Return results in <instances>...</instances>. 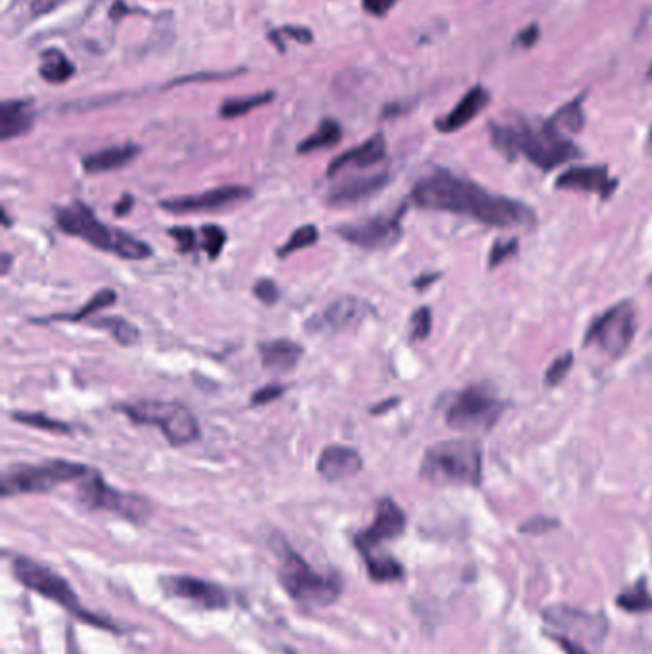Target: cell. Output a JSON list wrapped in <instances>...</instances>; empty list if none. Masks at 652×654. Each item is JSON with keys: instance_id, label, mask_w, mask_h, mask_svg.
<instances>
[{"instance_id": "7", "label": "cell", "mask_w": 652, "mask_h": 654, "mask_svg": "<svg viewBox=\"0 0 652 654\" xmlns=\"http://www.w3.org/2000/svg\"><path fill=\"white\" fill-rule=\"evenodd\" d=\"M12 572L18 578V582L31 591L41 593L46 599L62 605L67 612L77 616L79 620L92 624L96 628H106L117 632V628L102 616H96L85 609L77 597V593L71 589L66 580L56 574L54 570L44 567L41 563L29 559V557H14L12 559Z\"/></svg>"}, {"instance_id": "20", "label": "cell", "mask_w": 652, "mask_h": 654, "mask_svg": "<svg viewBox=\"0 0 652 654\" xmlns=\"http://www.w3.org/2000/svg\"><path fill=\"white\" fill-rule=\"evenodd\" d=\"M362 467H364L362 456L354 448H348L343 444L327 446L316 463V471L327 482L352 479L362 471Z\"/></svg>"}, {"instance_id": "31", "label": "cell", "mask_w": 652, "mask_h": 654, "mask_svg": "<svg viewBox=\"0 0 652 654\" xmlns=\"http://www.w3.org/2000/svg\"><path fill=\"white\" fill-rule=\"evenodd\" d=\"M276 98L272 90L268 92H259V94H249V96H238V98H228L220 106V117L222 119H238L253 109L262 108L270 104Z\"/></svg>"}, {"instance_id": "39", "label": "cell", "mask_w": 652, "mask_h": 654, "mask_svg": "<svg viewBox=\"0 0 652 654\" xmlns=\"http://www.w3.org/2000/svg\"><path fill=\"white\" fill-rule=\"evenodd\" d=\"M433 329V314L429 306H421L413 312L412 316V339L425 341L431 335Z\"/></svg>"}, {"instance_id": "51", "label": "cell", "mask_w": 652, "mask_h": 654, "mask_svg": "<svg viewBox=\"0 0 652 654\" xmlns=\"http://www.w3.org/2000/svg\"><path fill=\"white\" fill-rule=\"evenodd\" d=\"M10 264H12V255L8 251H2V276L10 272Z\"/></svg>"}, {"instance_id": "25", "label": "cell", "mask_w": 652, "mask_h": 654, "mask_svg": "<svg viewBox=\"0 0 652 654\" xmlns=\"http://www.w3.org/2000/svg\"><path fill=\"white\" fill-rule=\"evenodd\" d=\"M140 155V146L136 144H119L104 148L100 152L90 153L83 157V169L88 175H102V173H111L117 171L125 165L132 163Z\"/></svg>"}, {"instance_id": "53", "label": "cell", "mask_w": 652, "mask_h": 654, "mask_svg": "<svg viewBox=\"0 0 652 654\" xmlns=\"http://www.w3.org/2000/svg\"><path fill=\"white\" fill-rule=\"evenodd\" d=\"M2 224H4V228H10V226H12V220L8 217L6 209H2Z\"/></svg>"}, {"instance_id": "1", "label": "cell", "mask_w": 652, "mask_h": 654, "mask_svg": "<svg viewBox=\"0 0 652 654\" xmlns=\"http://www.w3.org/2000/svg\"><path fill=\"white\" fill-rule=\"evenodd\" d=\"M413 203L421 209L473 218L492 228H532L536 213L519 199L492 194L469 178L438 169L423 176L412 190Z\"/></svg>"}, {"instance_id": "4", "label": "cell", "mask_w": 652, "mask_h": 654, "mask_svg": "<svg viewBox=\"0 0 652 654\" xmlns=\"http://www.w3.org/2000/svg\"><path fill=\"white\" fill-rule=\"evenodd\" d=\"M270 547L278 557V578L287 595L305 607H329L341 595V582L335 576L316 572L305 559L285 542L280 534L270 538Z\"/></svg>"}, {"instance_id": "52", "label": "cell", "mask_w": 652, "mask_h": 654, "mask_svg": "<svg viewBox=\"0 0 652 654\" xmlns=\"http://www.w3.org/2000/svg\"><path fill=\"white\" fill-rule=\"evenodd\" d=\"M438 278V274H433V276H423V278H417L415 282H413V285L417 287V289H423L425 285L433 284V280H436Z\"/></svg>"}, {"instance_id": "40", "label": "cell", "mask_w": 652, "mask_h": 654, "mask_svg": "<svg viewBox=\"0 0 652 654\" xmlns=\"http://www.w3.org/2000/svg\"><path fill=\"white\" fill-rule=\"evenodd\" d=\"M519 251V241L517 240H507V241H496L492 251H490V268H496L500 266L507 259H511L513 255H517Z\"/></svg>"}, {"instance_id": "6", "label": "cell", "mask_w": 652, "mask_h": 654, "mask_svg": "<svg viewBox=\"0 0 652 654\" xmlns=\"http://www.w3.org/2000/svg\"><path fill=\"white\" fill-rule=\"evenodd\" d=\"M115 410L127 415L136 425L157 427L174 448L188 446L201 438V427L196 414L178 402L140 400L132 404H121Z\"/></svg>"}, {"instance_id": "3", "label": "cell", "mask_w": 652, "mask_h": 654, "mask_svg": "<svg viewBox=\"0 0 652 654\" xmlns=\"http://www.w3.org/2000/svg\"><path fill=\"white\" fill-rule=\"evenodd\" d=\"M56 224L69 236L87 241L88 245L125 261H146L153 255V249L146 241L104 224L83 201H73L56 209Z\"/></svg>"}, {"instance_id": "29", "label": "cell", "mask_w": 652, "mask_h": 654, "mask_svg": "<svg viewBox=\"0 0 652 654\" xmlns=\"http://www.w3.org/2000/svg\"><path fill=\"white\" fill-rule=\"evenodd\" d=\"M616 605L630 614L652 612V593L645 578H639L630 588L622 589L616 597Z\"/></svg>"}, {"instance_id": "33", "label": "cell", "mask_w": 652, "mask_h": 654, "mask_svg": "<svg viewBox=\"0 0 652 654\" xmlns=\"http://www.w3.org/2000/svg\"><path fill=\"white\" fill-rule=\"evenodd\" d=\"M90 326L96 327V329H106L111 333V337L123 347H132L140 339V331L132 326L129 320L119 318V316L90 320Z\"/></svg>"}, {"instance_id": "27", "label": "cell", "mask_w": 652, "mask_h": 654, "mask_svg": "<svg viewBox=\"0 0 652 654\" xmlns=\"http://www.w3.org/2000/svg\"><path fill=\"white\" fill-rule=\"evenodd\" d=\"M39 73L46 83L62 85L75 75V66L67 60L66 54L58 48H48L41 54Z\"/></svg>"}, {"instance_id": "17", "label": "cell", "mask_w": 652, "mask_h": 654, "mask_svg": "<svg viewBox=\"0 0 652 654\" xmlns=\"http://www.w3.org/2000/svg\"><path fill=\"white\" fill-rule=\"evenodd\" d=\"M366 316H368V303H364L360 297L345 295L335 299L318 318H314L310 322V329L339 333L360 326Z\"/></svg>"}, {"instance_id": "8", "label": "cell", "mask_w": 652, "mask_h": 654, "mask_svg": "<svg viewBox=\"0 0 652 654\" xmlns=\"http://www.w3.org/2000/svg\"><path fill=\"white\" fill-rule=\"evenodd\" d=\"M87 465L67 459H48L37 465H14L2 475V498L20 494H46L56 486L73 480H83L88 475Z\"/></svg>"}, {"instance_id": "18", "label": "cell", "mask_w": 652, "mask_h": 654, "mask_svg": "<svg viewBox=\"0 0 652 654\" xmlns=\"http://www.w3.org/2000/svg\"><path fill=\"white\" fill-rule=\"evenodd\" d=\"M555 186L559 190H570V192H587L597 194L601 199L612 196L614 188L618 186V180L610 178L607 167H572L557 178Z\"/></svg>"}, {"instance_id": "26", "label": "cell", "mask_w": 652, "mask_h": 654, "mask_svg": "<svg viewBox=\"0 0 652 654\" xmlns=\"http://www.w3.org/2000/svg\"><path fill=\"white\" fill-rule=\"evenodd\" d=\"M117 303V293L113 289H100L88 299L87 305L71 314H54L44 320H33L35 324H50V322H87L96 312L109 308Z\"/></svg>"}, {"instance_id": "23", "label": "cell", "mask_w": 652, "mask_h": 654, "mask_svg": "<svg viewBox=\"0 0 652 654\" xmlns=\"http://www.w3.org/2000/svg\"><path fill=\"white\" fill-rule=\"evenodd\" d=\"M305 349L289 339H276V341H264L259 345V354H261L262 368L272 371V373H289L295 370L297 364L301 362Z\"/></svg>"}, {"instance_id": "48", "label": "cell", "mask_w": 652, "mask_h": 654, "mask_svg": "<svg viewBox=\"0 0 652 654\" xmlns=\"http://www.w3.org/2000/svg\"><path fill=\"white\" fill-rule=\"evenodd\" d=\"M132 207H134V197L131 194H125L115 203L113 213H115V217H127L131 213Z\"/></svg>"}, {"instance_id": "13", "label": "cell", "mask_w": 652, "mask_h": 654, "mask_svg": "<svg viewBox=\"0 0 652 654\" xmlns=\"http://www.w3.org/2000/svg\"><path fill=\"white\" fill-rule=\"evenodd\" d=\"M545 622L555 626L561 632L570 633L574 639L591 641L593 645H601L609 633V618L601 612H589L572 605H551L542 611Z\"/></svg>"}, {"instance_id": "55", "label": "cell", "mask_w": 652, "mask_h": 654, "mask_svg": "<svg viewBox=\"0 0 652 654\" xmlns=\"http://www.w3.org/2000/svg\"><path fill=\"white\" fill-rule=\"evenodd\" d=\"M649 284H651V285H652V278H651V280H649Z\"/></svg>"}, {"instance_id": "41", "label": "cell", "mask_w": 652, "mask_h": 654, "mask_svg": "<svg viewBox=\"0 0 652 654\" xmlns=\"http://www.w3.org/2000/svg\"><path fill=\"white\" fill-rule=\"evenodd\" d=\"M253 295L264 305H276L280 301V287L276 282L264 278L253 285Z\"/></svg>"}, {"instance_id": "37", "label": "cell", "mask_w": 652, "mask_h": 654, "mask_svg": "<svg viewBox=\"0 0 652 654\" xmlns=\"http://www.w3.org/2000/svg\"><path fill=\"white\" fill-rule=\"evenodd\" d=\"M574 366V354L572 352H565L561 356H557L551 366L545 371V385L547 387H557L565 381L568 377V373L572 370Z\"/></svg>"}, {"instance_id": "34", "label": "cell", "mask_w": 652, "mask_h": 654, "mask_svg": "<svg viewBox=\"0 0 652 654\" xmlns=\"http://www.w3.org/2000/svg\"><path fill=\"white\" fill-rule=\"evenodd\" d=\"M12 419L20 425L37 429V431H46V433H56V435H71L73 429L67 425L66 421L50 417V415L39 414V412H12Z\"/></svg>"}, {"instance_id": "43", "label": "cell", "mask_w": 652, "mask_h": 654, "mask_svg": "<svg viewBox=\"0 0 652 654\" xmlns=\"http://www.w3.org/2000/svg\"><path fill=\"white\" fill-rule=\"evenodd\" d=\"M545 635L551 641H555L563 649V653L565 654H589V651H587L586 647L578 639H574V637H570L566 633L545 632Z\"/></svg>"}, {"instance_id": "11", "label": "cell", "mask_w": 652, "mask_h": 654, "mask_svg": "<svg viewBox=\"0 0 652 654\" xmlns=\"http://www.w3.org/2000/svg\"><path fill=\"white\" fill-rule=\"evenodd\" d=\"M637 331V314L630 301L610 306L601 316H597L587 327L586 347L620 358L630 349L631 341Z\"/></svg>"}, {"instance_id": "46", "label": "cell", "mask_w": 652, "mask_h": 654, "mask_svg": "<svg viewBox=\"0 0 652 654\" xmlns=\"http://www.w3.org/2000/svg\"><path fill=\"white\" fill-rule=\"evenodd\" d=\"M398 0H362V8L375 18H383L391 12Z\"/></svg>"}, {"instance_id": "32", "label": "cell", "mask_w": 652, "mask_h": 654, "mask_svg": "<svg viewBox=\"0 0 652 654\" xmlns=\"http://www.w3.org/2000/svg\"><path fill=\"white\" fill-rule=\"evenodd\" d=\"M584 123H586V117H584V109H582V98L568 102L549 119V125L565 138H568V134L582 131Z\"/></svg>"}, {"instance_id": "19", "label": "cell", "mask_w": 652, "mask_h": 654, "mask_svg": "<svg viewBox=\"0 0 652 654\" xmlns=\"http://www.w3.org/2000/svg\"><path fill=\"white\" fill-rule=\"evenodd\" d=\"M387 157V142L383 134H373L370 140L362 142L356 148H350L347 152L337 155L329 167H327V176L335 178L341 175L347 169H370L379 163H383Z\"/></svg>"}, {"instance_id": "16", "label": "cell", "mask_w": 652, "mask_h": 654, "mask_svg": "<svg viewBox=\"0 0 652 654\" xmlns=\"http://www.w3.org/2000/svg\"><path fill=\"white\" fill-rule=\"evenodd\" d=\"M161 589L169 597H178L192 601L203 609L215 611V609H226L230 605V593L222 586L207 582L203 578L194 576H163L159 580Z\"/></svg>"}, {"instance_id": "54", "label": "cell", "mask_w": 652, "mask_h": 654, "mask_svg": "<svg viewBox=\"0 0 652 654\" xmlns=\"http://www.w3.org/2000/svg\"><path fill=\"white\" fill-rule=\"evenodd\" d=\"M647 152L652 155V129L649 131V136H647Z\"/></svg>"}, {"instance_id": "9", "label": "cell", "mask_w": 652, "mask_h": 654, "mask_svg": "<svg viewBox=\"0 0 652 654\" xmlns=\"http://www.w3.org/2000/svg\"><path fill=\"white\" fill-rule=\"evenodd\" d=\"M503 410L505 402L486 387H467L452 398L446 410V425L461 433H484L498 423Z\"/></svg>"}, {"instance_id": "15", "label": "cell", "mask_w": 652, "mask_h": 654, "mask_svg": "<svg viewBox=\"0 0 652 654\" xmlns=\"http://www.w3.org/2000/svg\"><path fill=\"white\" fill-rule=\"evenodd\" d=\"M253 197L251 188L247 186H220V188H211L201 194H192V196L171 197L163 199L159 207L167 213L173 215H190V213H209V211H218L224 207H232L243 203Z\"/></svg>"}, {"instance_id": "45", "label": "cell", "mask_w": 652, "mask_h": 654, "mask_svg": "<svg viewBox=\"0 0 652 654\" xmlns=\"http://www.w3.org/2000/svg\"><path fill=\"white\" fill-rule=\"evenodd\" d=\"M559 523L555 519H549V517H534L530 519L528 523H524L521 526V532H528V534H544L547 530H553L557 528Z\"/></svg>"}, {"instance_id": "10", "label": "cell", "mask_w": 652, "mask_h": 654, "mask_svg": "<svg viewBox=\"0 0 652 654\" xmlns=\"http://www.w3.org/2000/svg\"><path fill=\"white\" fill-rule=\"evenodd\" d=\"M77 500L90 511H109L125 517L132 523H142L152 513V505L146 498L109 486L104 477L94 469H90L87 477L81 480Z\"/></svg>"}, {"instance_id": "36", "label": "cell", "mask_w": 652, "mask_h": 654, "mask_svg": "<svg viewBox=\"0 0 652 654\" xmlns=\"http://www.w3.org/2000/svg\"><path fill=\"white\" fill-rule=\"evenodd\" d=\"M228 241V234L217 224H205L199 228V249L205 251L209 261H217Z\"/></svg>"}, {"instance_id": "50", "label": "cell", "mask_w": 652, "mask_h": 654, "mask_svg": "<svg viewBox=\"0 0 652 654\" xmlns=\"http://www.w3.org/2000/svg\"><path fill=\"white\" fill-rule=\"evenodd\" d=\"M398 404H400V398H389V400H383V402H379V404H375V406H371L370 414L371 415L387 414L389 410H392V408H396Z\"/></svg>"}, {"instance_id": "49", "label": "cell", "mask_w": 652, "mask_h": 654, "mask_svg": "<svg viewBox=\"0 0 652 654\" xmlns=\"http://www.w3.org/2000/svg\"><path fill=\"white\" fill-rule=\"evenodd\" d=\"M538 37H540V31H538V27H536V25H530V27H526V29L522 31L521 35L517 37V43L526 48V46H532V44L536 43V41H538Z\"/></svg>"}, {"instance_id": "14", "label": "cell", "mask_w": 652, "mask_h": 654, "mask_svg": "<svg viewBox=\"0 0 652 654\" xmlns=\"http://www.w3.org/2000/svg\"><path fill=\"white\" fill-rule=\"evenodd\" d=\"M406 524L408 519L404 509L391 498H381L377 502L373 523L354 536V545L362 557L375 553L379 545L398 540L404 534Z\"/></svg>"}, {"instance_id": "35", "label": "cell", "mask_w": 652, "mask_h": 654, "mask_svg": "<svg viewBox=\"0 0 652 654\" xmlns=\"http://www.w3.org/2000/svg\"><path fill=\"white\" fill-rule=\"evenodd\" d=\"M318 240H320V232H318V228H316L314 224H305V226L297 228V230L289 236V240L285 241L282 247L276 251V255H278L280 259H287L289 255H293V253H297V251H301V249H308V247L316 245Z\"/></svg>"}, {"instance_id": "47", "label": "cell", "mask_w": 652, "mask_h": 654, "mask_svg": "<svg viewBox=\"0 0 652 654\" xmlns=\"http://www.w3.org/2000/svg\"><path fill=\"white\" fill-rule=\"evenodd\" d=\"M276 33H280V35H285V37H289V39H295L297 43L301 44H310L312 43V31L308 29V27H295V25H291V27H280V29H274Z\"/></svg>"}, {"instance_id": "24", "label": "cell", "mask_w": 652, "mask_h": 654, "mask_svg": "<svg viewBox=\"0 0 652 654\" xmlns=\"http://www.w3.org/2000/svg\"><path fill=\"white\" fill-rule=\"evenodd\" d=\"M33 108L29 100H4L0 104V138L2 142L20 138L33 129Z\"/></svg>"}, {"instance_id": "30", "label": "cell", "mask_w": 652, "mask_h": 654, "mask_svg": "<svg viewBox=\"0 0 652 654\" xmlns=\"http://www.w3.org/2000/svg\"><path fill=\"white\" fill-rule=\"evenodd\" d=\"M364 561H366V568H368V574L373 582H383V584L398 582L406 574L402 563L396 561L392 555L370 553V555H364Z\"/></svg>"}, {"instance_id": "28", "label": "cell", "mask_w": 652, "mask_h": 654, "mask_svg": "<svg viewBox=\"0 0 652 654\" xmlns=\"http://www.w3.org/2000/svg\"><path fill=\"white\" fill-rule=\"evenodd\" d=\"M343 140V129L335 119H324L318 129L306 136L305 140L297 146V152L301 155L305 153L320 152V150H329L335 148Z\"/></svg>"}, {"instance_id": "42", "label": "cell", "mask_w": 652, "mask_h": 654, "mask_svg": "<svg viewBox=\"0 0 652 654\" xmlns=\"http://www.w3.org/2000/svg\"><path fill=\"white\" fill-rule=\"evenodd\" d=\"M285 393H287V387H285V385H278V383L264 385V387H261L257 393L251 396V404H253V406H266V404H270V402L282 398Z\"/></svg>"}, {"instance_id": "44", "label": "cell", "mask_w": 652, "mask_h": 654, "mask_svg": "<svg viewBox=\"0 0 652 654\" xmlns=\"http://www.w3.org/2000/svg\"><path fill=\"white\" fill-rule=\"evenodd\" d=\"M236 73H241V69L238 71H224V73H194L190 77H180L171 83V87H176V85H188V83H205V81H222V79H230V77H236Z\"/></svg>"}, {"instance_id": "12", "label": "cell", "mask_w": 652, "mask_h": 654, "mask_svg": "<svg viewBox=\"0 0 652 654\" xmlns=\"http://www.w3.org/2000/svg\"><path fill=\"white\" fill-rule=\"evenodd\" d=\"M408 213V205L398 207L391 215H375L362 222H347L333 228L341 240L352 243L366 251H387L402 240V220Z\"/></svg>"}, {"instance_id": "22", "label": "cell", "mask_w": 652, "mask_h": 654, "mask_svg": "<svg viewBox=\"0 0 652 654\" xmlns=\"http://www.w3.org/2000/svg\"><path fill=\"white\" fill-rule=\"evenodd\" d=\"M490 94L484 87H473L459 102L456 108L452 109L446 117L436 121V129L440 132H456L469 125L482 109L488 106Z\"/></svg>"}, {"instance_id": "5", "label": "cell", "mask_w": 652, "mask_h": 654, "mask_svg": "<svg viewBox=\"0 0 652 654\" xmlns=\"http://www.w3.org/2000/svg\"><path fill=\"white\" fill-rule=\"evenodd\" d=\"M421 479L436 486H473L482 480L479 442L459 438L433 444L421 461Z\"/></svg>"}, {"instance_id": "21", "label": "cell", "mask_w": 652, "mask_h": 654, "mask_svg": "<svg viewBox=\"0 0 652 654\" xmlns=\"http://www.w3.org/2000/svg\"><path fill=\"white\" fill-rule=\"evenodd\" d=\"M389 184V173H375V175L352 176L339 186H335L329 196V205H354L368 197L379 194Z\"/></svg>"}, {"instance_id": "2", "label": "cell", "mask_w": 652, "mask_h": 654, "mask_svg": "<svg viewBox=\"0 0 652 654\" xmlns=\"http://www.w3.org/2000/svg\"><path fill=\"white\" fill-rule=\"evenodd\" d=\"M490 138L498 152L515 159L524 155L532 165L542 171H551L580 157V150L568 138L555 131L549 121L532 125L530 121H517L509 125L492 123Z\"/></svg>"}, {"instance_id": "38", "label": "cell", "mask_w": 652, "mask_h": 654, "mask_svg": "<svg viewBox=\"0 0 652 654\" xmlns=\"http://www.w3.org/2000/svg\"><path fill=\"white\" fill-rule=\"evenodd\" d=\"M169 238H173L176 241V249L178 253H192L199 249V236H197L196 230L190 228V226H174L171 230H167Z\"/></svg>"}]
</instances>
